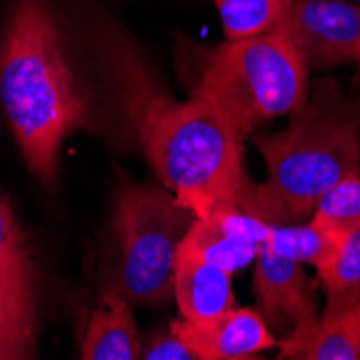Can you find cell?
Wrapping results in <instances>:
<instances>
[{
    "instance_id": "cell-1",
    "label": "cell",
    "mask_w": 360,
    "mask_h": 360,
    "mask_svg": "<svg viewBox=\"0 0 360 360\" xmlns=\"http://www.w3.org/2000/svg\"><path fill=\"white\" fill-rule=\"evenodd\" d=\"M102 60L125 119L160 184L194 216L238 201L248 186L244 139L203 97L171 100L136 46L117 26L100 28Z\"/></svg>"
},
{
    "instance_id": "cell-2",
    "label": "cell",
    "mask_w": 360,
    "mask_h": 360,
    "mask_svg": "<svg viewBox=\"0 0 360 360\" xmlns=\"http://www.w3.org/2000/svg\"><path fill=\"white\" fill-rule=\"evenodd\" d=\"M0 106L28 169L56 177L65 139L89 125V95L50 0H13L0 37Z\"/></svg>"
},
{
    "instance_id": "cell-3",
    "label": "cell",
    "mask_w": 360,
    "mask_h": 360,
    "mask_svg": "<svg viewBox=\"0 0 360 360\" xmlns=\"http://www.w3.org/2000/svg\"><path fill=\"white\" fill-rule=\"evenodd\" d=\"M252 143L268 177L261 186H250L248 203L270 224L309 220L326 192L360 171L358 117L330 95L313 102L307 97L285 129L255 134Z\"/></svg>"
},
{
    "instance_id": "cell-4",
    "label": "cell",
    "mask_w": 360,
    "mask_h": 360,
    "mask_svg": "<svg viewBox=\"0 0 360 360\" xmlns=\"http://www.w3.org/2000/svg\"><path fill=\"white\" fill-rule=\"evenodd\" d=\"M192 93L207 100L244 141L259 125L296 112L309 97V68L287 20L266 35L203 50Z\"/></svg>"
},
{
    "instance_id": "cell-5",
    "label": "cell",
    "mask_w": 360,
    "mask_h": 360,
    "mask_svg": "<svg viewBox=\"0 0 360 360\" xmlns=\"http://www.w3.org/2000/svg\"><path fill=\"white\" fill-rule=\"evenodd\" d=\"M194 214L165 186L125 184L112 212L117 291L129 302L160 307L173 298L179 244Z\"/></svg>"
},
{
    "instance_id": "cell-6",
    "label": "cell",
    "mask_w": 360,
    "mask_h": 360,
    "mask_svg": "<svg viewBox=\"0 0 360 360\" xmlns=\"http://www.w3.org/2000/svg\"><path fill=\"white\" fill-rule=\"evenodd\" d=\"M39 341V274L28 238L0 192V360H28Z\"/></svg>"
},
{
    "instance_id": "cell-7",
    "label": "cell",
    "mask_w": 360,
    "mask_h": 360,
    "mask_svg": "<svg viewBox=\"0 0 360 360\" xmlns=\"http://www.w3.org/2000/svg\"><path fill=\"white\" fill-rule=\"evenodd\" d=\"M255 291L257 311L281 339L300 337L319 321L315 281L302 264L274 252L264 240L255 255Z\"/></svg>"
},
{
    "instance_id": "cell-8",
    "label": "cell",
    "mask_w": 360,
    "mask_h": 360,
    "mask_svg": "<svg viewBox=\"0 0 360 360\" xmlns=\"http://www.w3.org/2000/svg\"><path fill=\"white\" fill-rule=\"evenodd\" d=\"M289 35L307 68H335L360 48V5L349 0H291Z\"/></svg>"
},
{
    "instance_id": "cell-9",
    "label": "cell",
    "mask_w": 360,
    "mask_h": 360,
    "mask_svg": "<svg viewBox=\"0 0 360 360\" xmlns=\"http://www.w3.org/2000/svg\"><path fill=\"white\" fill-rule=\"evenodd\" d=\"M242 190L238 201L220 205L205 216H194L181 244L229 272L244 268L255 259L257 248L270 222L261 218L248 203V190Z\"/></svg>"
},
{
    "instance_id": "cell-10",
    "label": "cell",
    "mask_w": 360,
    "mask_h": 360,
    "mask_svg": "<svg viewBox=\"0 0 360 360\" xmlns=\"http://www.w3.org/2000/svg\"><path fill=\"white\" fill-rule=\"evenodd\" d=\"M171 328L186 341L196 360H248L278 343L257 309L238 304L199 323L177 319Z\"/></svg>"
},
{
    "instance_id": "cell-11",
    "label": "cell",
    "mask_w": 360,
    "mask_h": 360,
    "mask_svg": "<svg viewBox=\"0 0 360 360\" xmlns=\"http://www.w3.org/2000/svg\"><path fill=\"white\" fill-rule=\"evenodd\" d=\"M173 298L186 321H207L236 307L231 272L179 244Z\"/></svg>"
},
{
    "instance_id": "cell-12",
    "label": "cell",
    "mask_w": 360,
    "mask_h": 360,
    "mask_svg": "<svg viewBox=\"0 0 360 360\" xmlns=\"http://www.w3.org/2000/svg\"><path fill=\"white\" fill-rule=\"evenodd\" d=\"M143 339L136 328L132 304L119 291H106L102 304L89 313L80 337L82 360H136Z\"/></svg>"
},
{
    "instance_id": "cell-13",
    "label": "cell",
    "mask_w": 360,
    "mask_h": 360,
    "mask_svg": "<svg viewBox=\"0 0 360 360\" xmlns=\"http://www.w3.org/2000/svg\"><path fill=\"white\" fill-rule=\"evenodd\" d=\"M283 360H360V298L319 321L300 337L276 343Z\"/></svg>"
},
{
    "instance_id": "cell-14",
    "label": "cell",
    "mask_w": 360,
    "mask_h": 360,
    "mask_svg": "<svg viewBox=\"0 0 360 360\" xmlns=\"http://www.w3.org/2000/svg\"><path fill=\"white\" fill-rule=\"evenodd\" d=\"M343 236L335 229L315 222H272L266 229L264 242L278 255L289 257L298 264H311L315 270L323 268L337 252Z\"/></svg>"
},
{
    "instance_id": "cell-15",
    "label": "cell",
    "mask_w": 360,
    "mask_h": 360,
    "mask_svg": "<svg viewBox=\"0 0 360 360\" xmlns=\"http://www.w3.org/2000/svg\"><path fill=\"white\" fill-rule=\"evenodd\" d=\"M317 278L326 291L323 315H333L360 298V226L343 236L333 259L317 270Z\"/></svg>"
},
{
    "instance_id": "cell-16",
    "label": "cell",
    "mask_w": 360,
    "mask_h": 360,
    "mask_svg": "<svg viewBox=\"0 0 360 360\" xmlns=\"http://www.w3.org/2000/svg\"><path fill=\"white\" fill-rule=\"evenodd\" d=\"M229 41L266 35L287 20L285 0H212Z\"/></svg>"
},
{
    "instance_id": "cell-17",
    "label": "cell",
    "mask_w": 360,
    "mask_h": 360,
    "mask_svg": "<svg viewBox=\"0 0 360 360\" xmlns=\"http://www.w3.org/2000/svg\"><path fill=\"white\" fill-rule=\"evenodd\" d=\"M311 218L339 231L341 236L360 226V171L337 181L317 201Z\"/></svg>"
},
{
    "instance_id": "cell-18",
    "label": "cell",
    "mask_w": 360,
    "mask_h": 360,
    "mask_svg": "<svg viewBox=\"0 0 360 360\" xmlns=\"http://www.w3.org/2000/svg\"><path fill=\"white\" fill-rule=\"evenodd\" d=\"M141 358L145 360H196L194 352L186 345V341L169 328L167 333H155L147 345H143Z\"/></svg>"
},
{
    "instance_id": "cell-19",
    "label": "cell",
    "mask_w": 360,
    "mask_h": 360,
    "mask_svg": "<svg viewBox=\"0 0 360 360\" xmlns=\"http://www.w3.org/2000/svg\"><path fill=\"white\" fill-rule=\"evenodd\" d=\"M354 60H356V63L360 65V48H358V52H356V58H354Z\"/></svg>"
},
{
    "instance_id": "cell-20",
    "label": "cell",
    "mask_w": 360,
    "mask_h": 360,
    "mask_svg": "<svg viewBox=\"0 0 360 360\" xmlns=\"http://www.w3.org/2000/svg\"><path fill=\"white\" fill-rule=\"evenodd\" d=\"M349 3H356V5H360V0H349Z\"/></svg>"
},
{
    "instance_id": "cell-21",
    "label": "cell",
    "mask_w": 360,
    "mask_h": 360,
    "mask_svg": "<svg viewBox=\"0 0 360 360\" xmlns=\"http://www.w3.org/2000/svg\"><path fill=\"white\" fill-rule=\"evenodd\" d=\"M285 3H287V5H291V0H285Z\"/></svg>"
}]
</instances>
